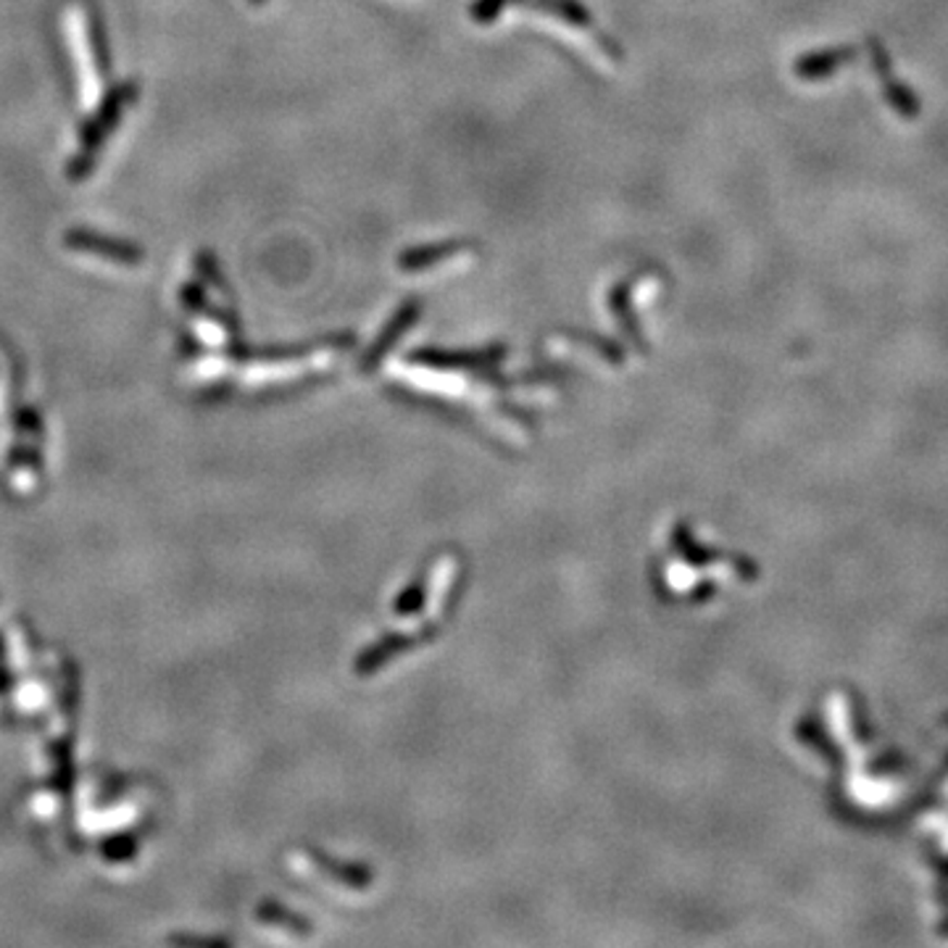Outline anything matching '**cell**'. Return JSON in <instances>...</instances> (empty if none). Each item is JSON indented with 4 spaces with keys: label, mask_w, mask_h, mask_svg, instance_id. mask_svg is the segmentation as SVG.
Masks as SVG:
<instances>
[{
    "label": "cell",
    "mask_w": 948,
    "mask_h": 948,
    "mask_svg": "<svg viewBox=\"0 0 948 948\" xmlns=\"http://www.w3.org/2000/svg\"><path fill=\"white\" fill-rule=\"evenodd\" d=\"M68 29H72L74 51H77V61H79V77H83V101L87 105H92L98 98V90H101V79H98V66H96V59H92L90 24H87V16L83 14V9H77V5H74L72 14H68Z\"/></svg>",
    "instance_id": "obj_1"
},
{
    "label": "cell",
    "mask_w": 948,
    "mask_h": 948,
    "mask_svg": "<svg viewBox=\"0 0 948 948\" xmlns=\"http://www.w3.org/2000/svg\"><path fill=\"white\" fill-rule=\"evenodd\" d=\"M472 246L464 240H446V242H429V246L411 248L398 259V266L403 272H424L435 270V266L448 264V261L461 259L464 253H470Z\"/></svg>",
    "instance_id": "obj_2"
},
{
    "label": "cell",
    "mask_w": 948,
    "mask_h": 948,
    "mask_svg": "<svg viewBox=\"0 0 948 948\" xmlns=\"http://www.w3.org/2000/svg\"><path fill=\"white\" fill-rule=\"evenodd\" d=\"M68 246L77 248V251L98 255V259L114 261V264H137V261H140V255H137V251H129V248L116 246V242L92 240V237H87V235L68 237Z\"/></svg>",
    "instance_id": "obj_3"
},
{
    "label": "cell",
    "mask_w": 948,
    "mask_h": 948,
    "mask_svg": "<svg viewBox=\"0 0 948 948\" xmlns=\"http://www.w3.org/2000/svg\"><path fill=\"white\" fill-rule=\"evenodd\" d=\"M251 3H255V5H261V3H264V0H251Z\"/></svg>",
    "instance_id": "obj_4"
}]
</instances>
